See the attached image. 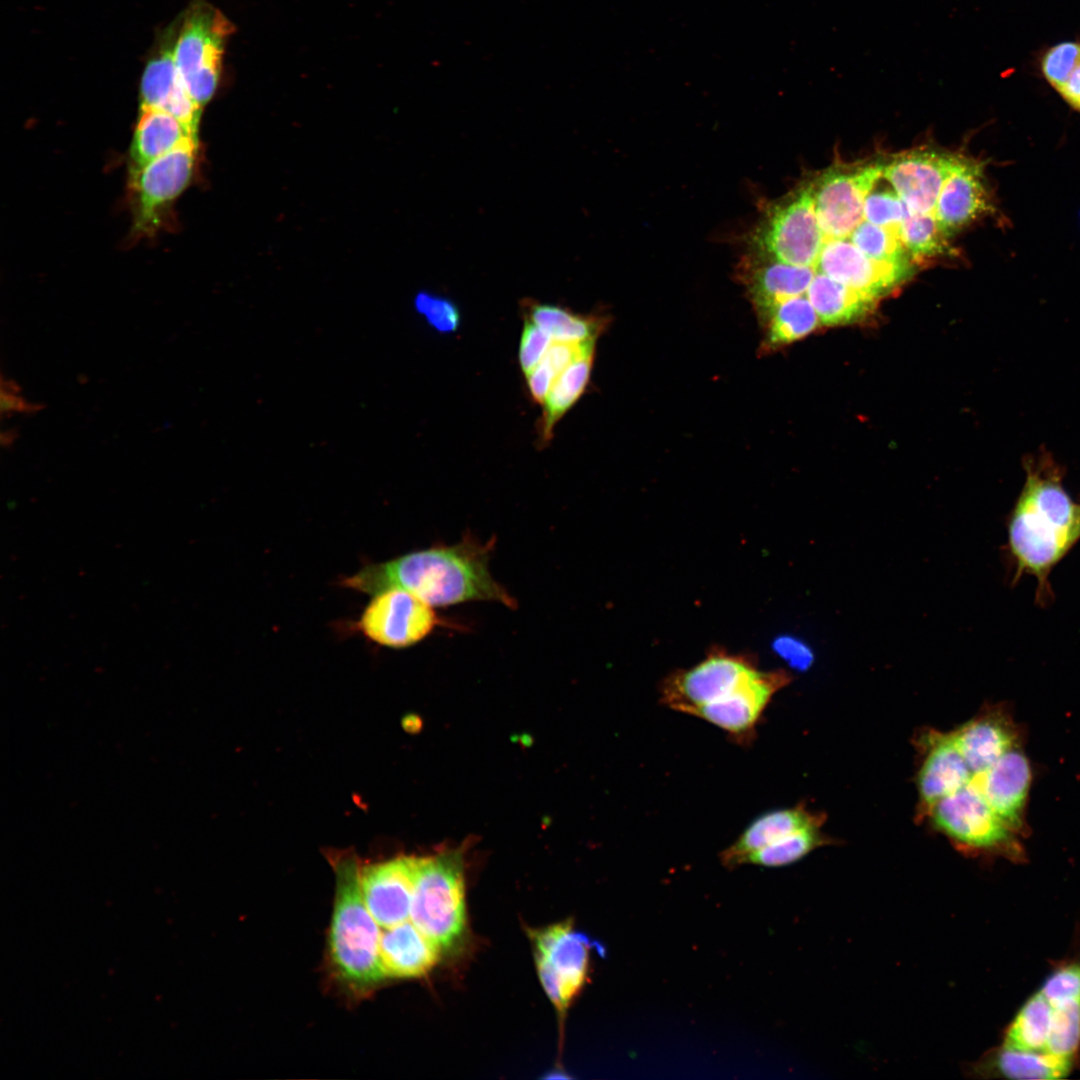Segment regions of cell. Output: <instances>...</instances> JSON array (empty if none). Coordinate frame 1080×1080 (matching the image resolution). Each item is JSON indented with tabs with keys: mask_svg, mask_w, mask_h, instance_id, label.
Masks as SVG:
<instances>
[{
	"mask_svg": "<svg viewBox=\"0 0 1080 1080\" xmlns=\"http://www.w3.org/2000/svg\"><path fill=\"white\" fill-rule=\"evenodd\" d=\"M1026 478L1008 521V551L1014 562L1013 583L1023 575L1037 580L1036 601L1053 596L1052 569L1080 541V501L1065 490L1063 470L1047 454L1025 461Z\"/></svg>",
	"mask_w": 1080,
	"mask_h": 1080,
	"instance_id": "6da1fadb",
	"label": "cell"
},
{
	"mask_svg": "<svg viewBox=\"0 0 1080 1080\" xmlns=\"http://www.w3.org/2000/svg\"><path fill=\"white\" fill-rule=\"evenodd\" d=\"M491 546L465 537L454 545L433 546L368 564L341 584L370 595L399 588L432 607L493 601L513 608L515 600L490 572Z\"/></svg>",
	"mask_w": 1080,
	"mask_h": 1080,
	"instance_id": "7a4b0ae2",
	"label": "cell"
},
{
	"mask_svg": "<svg viewBox=\"0 0 1080 1080\" xmlns=\"http://www.w3.org/2000/svg\"><path fill=\"white\" fill-rule=\"evenodd\" d=\"M335 874V897L328 948L336 978L364 996L383 981L380 926L368 910L360 885L361 863L352 853L329 856Z\"/></svg>",
	"mask_w": 1080,
	"mask_h": 1080,
	"instance_id": "3957f363",
	"label": "cell"
},
{
	"mask_svg": "<svg viewBox=\"0 0 1080 1080\" xmlns=\"http://www.w3.org/2000/svg\"><path fill=\"white\" fill-rule=\"evenodd\" d=\"M410 920L442 951L455 949L462 941L466 910L460 852L418 857Z\"/></svg>",
	"mask_w": 1080,
	"mask_h": 1080,
	"instance_id": "277c9868",
	"label": "cell"
},
{
	"mask_svg": "<svg viewBox=\"0 0 1080 1080\" xmlns=\"http://www.w3.org/2000/svg\"><path fill=\"white\" fill-rule=\"evenodd\" d=\"M232 22L205 0H193L185 12L174 45V61L191 98L200 106L214 96L222 72Z\"/></svg>",
	"mask_w": 1080,
	"mask_h": 1080,
	"instance_id": "5b68a950",
	"label": "cell"
},
{
	"mask_svg": "<svg viewBox=\"0 0 1080 1080\" xmlns=\"http://www.w3.org/2000/svg\"><path fill=\"white\" fill-rule=\"evenodd\" d=\"M198 153L199 139L192 140L128 176L132 239L151 238L168 224L195 175Z\"/></svg>",
	"mask_w": 1080,
	"mask_h": 1080,
	"instance_id": "8992f818",
	"label": "cell"
},
{
	"mask_svg": "<svg viewBox=\"0 0 1080 1080\" xmlns=\"http://www.w3.org/2000/svg\"><path fill=\"white\" fill-rule=\"evenodd\" d=\"M928 816L961 850L1014 862L1025 859L1019 835L991 808L972 780L935 803Z\"/></svg>",
	"mask_w": 1080,
	"mask_h": 1080,
	"instance_id": "52a82bcc",
	"label": "cell"
},
{
	"mask_svg": "<svg viewBox=\"0 0 1080 1080\" xmlns=\"http://www.w3.org/2000/svg\"><path fill=\"white\" fill-rule=\"evenodd\" d=\"M755 241L770 259L815 268L825 240L815 212L813 185L773 207Z\"/></svg>",
	"mask_w": 1080,
	"mask_h": 1080,
	"instance_id": "ba28073f",
	"label": "cell"
},
{
	"mask_svg": "<svg viewBox=\"0 0 1080 1080\" xmlns=\"http://www.w3.org/2000/svg\"><path fill=\"white\" fill-rule=\"evenodd\" d=\"M535 962L541 984L559 1013H564L587 976L592 941L566 921L535 930Z\"/></svg>",
	"mask_w": 1080,
	"mask_h": 1080,
	"instance_id": "9c48e42d",
	"label": "cell"
},
{
	"mask_svg": "<svg viewBox=\"0 0 1080 1080\" xmlns=\"http://www.w3.org/2000/svg\"><path fill=\"white\" fill-rule=\"evenodd\" d=\"M880 162L833 167L813 185L819 225L830 239H843L862 222L864 201L882 176Z\"/></svg>",
	"mask_w": 1080,
	"mask_h": 1080,
	"instance_id": "30bf717a",
	"label": "cell"
},
{
	"mask_svg": "<svg viewBox=\"0 0 1080 1080\" xmlns=\"http://www.w3.org/2000/svg\"><path fill=\"white\" fill-rule=\"evenodd\" d=\"M373 596L356 626L368 640L381 646L410 647L440 623L433 607L408 591L391 588Z\"/></svg>",
	"mask_w": 1080,
	"mask_h": 1080,
	"instance_id": "8fae6325",
	"label": "cell"
},
{
	"mask_svg": "<svg viewBox=\"0 0 1080 1080\" xmlns=\"http://www.w3.org/2000/svg\"><path fill=\"white\" fill-rule=\"evenodd\" d=\"M754 669L743 657L712 654L696 666L670 675L662 685L661 701L691 715L697 708L732 692Z\"/></svg>",
	"mask_w": 1080,
	"mask_h": 1080,
	"instance_id": "7c38bea8",
	"label": "cell"
},
{
	"mask_svg": "<svg viewBox=\"0 0 1080 1080\" xmlns=\"http://www.w3.org/2000/svg\"><path fill=\"white\" fill-rule=\"evenodd\" d=\"M791 677L785 671L750 672L729 694L703 705L691 715L703 719L728 733L737 741L749 740L763 711L774 694L785 687Z\"/></svg>",
	"mask_w": 1080,
	"mask_h": 1080,
	"instance_id": "4fadbf2b",
	"label": "cell"
},
{
	"mask_svg": "<svg viewBox=\"0 0 1080 1080\" xmlns=\"http://www.w3.org/2000/svg\"><path fill=\"white\" fill-rule=\"evenodd\" d=\"M418 856H398L361 866L360 885L365 904L385 929L410 919Z\"/></svg>",
	"mask_w": 1080,
	"mask_h": 1080,
	"instance_id": "5bb4252c",
	"label": "cell"
},
{
	"mask_svg": "<svg viewBox=\"0 0 1080 1080\" xmlns=\"http://www.w3.org/2000/svg\"><path fill=\"white\" fill-rule=\"evenodd\" d=\"M959 157L928 149L904 152L884 164L882 176L909 210L933 213L941 189Z\"/></svg>",
	"mask_w": 1080,
	"mask_h": 1080,
	"instance_id": "9a60e30c",
	"label": "cell"
},
{
	"mask_svg": "<svg viewBox=\"0 0 1080 1080\" xmlns=\"http://www.w3.org/2000/svg\"><path fill=\"white\" fill-rule=\"evenodd\" d=\"M815 270L878 299L900 284L910 274L911 266L870 259L843 238L824 243Z\"/></svg>",
	"mask_w": 1080,
	"mask_h": 1080,
	"instance_id": "2e32d148",
	"label": "cell"
},
{
	"mask_svg": "<svg viewBox=\"0 0 1080 1080\" xmlns=\"http://www.w3.org/2000/svg\"><path fill=\"white\" fill-rule=\"evenodd\" d=\"M973 776L989 769L1000 757L1023 744V730L1008 707L993 705L951 732Z\"/></svg>",
	"mask_w": 1080,
	"mask_h": 1080,
	"instance_id": "e0dca14e",
	"label": "cell"
},
{
	"mask_svg": "<svg viewBox=\"0 0 1080 1080\" xmlns=\"http://www.w3.org/2000/svg\"><path fill=\"white\" fill-rule=\"evenodd\" d=\"M992 210L984 163L960 155L933 212L939 227L950 237Z\"/></svg>",
	"mask_w": 1080,
	"mask_h": 1080,
	"instance_id": "ac0fdd59",
	"label": "cell"
},
{
	"mask_svg": "<svg viewBox=\"0 0 1080 1080\" xmlns=\"http://www.w3.org/2000/svg\"><path fill=\"white\" fill-rule=\"evenodd\" d=\"M1031 781V765L1021 748L1005 753L972 778L991 808L1019 836L1027 831L1025 810Z\"/></svg>",
	"mask_w": 1080,
	"mask_h": 1080,
	"instance_id": "d6986e66",
	"label": "cell"
},
{
	"mask_svg": "<svg viewBox=\"0 0 1080 1080\" xmlns=\"http://www.w3.org/2000/svg\"><path fill=\"white\" fill-rule=\"evenodd\" d=\"M926 757L918 775L920 815H928L935 803L967 785L973 778L952 733L931 731L924 743Z\"/></svg>",
	"mask_w": 1080,
	"mask_h": 1080,
	"instance_id": "ffe728a7",
	"label": "cell"
},
{
	"mask_svg": "<svg viewBox=\"0 0 1080 1080\" xmlns=\"http://www.w3.org/2000/svg\"><path fill=\"white\" fill-rule=\"evenodd\" d=\"M140 107L163 110L198 132L202 106L185 89L174 61L171 41L148 61L140 84Z\"/></svg>",
	"mask_w": 1080,
	"mask_h": 1080,
	"instance_id": "44dd1931",
	"label": "cell"
},
{
	"mask_svg": "<svg viewBox=\"0 0 1080 1080\" xmlns=\"http://www.w3.org/2000/svg\"><path fill=\"white\" fill-rule=\"evenodd\" d=\"M441 952L411 920L381 931L379 955L385 977L424 976L437 964Z\"/></svg>",
	"mask_w": 1080,
	"mask_h": 1080,
	"instance_id": "7402d4cb",
	"label": "cell"
},
{
	"mask_svg": "<svg viewBox=\"0 0 1080 1080\" xmlns=\"http://www.w3.org/2000/svg\"><path fill=\"white\" fill-rule=\"evenodd\" d=\"M198 139L194 131L168 112L140 107L128 152V176L181 145Z\"/></svg>",
	"mask_w": 1080,
	"mask_h": 1080,
	"instance_id": "603a6c76",
	"label": "cell"
},
{
	"mask_svg": "<svg viewBox=\"0 0 1080 1080\" xmlns=\"http://www.w3.org/2000/svg\"><path fill=\"white\" fill-rule=\"evenodd\" d=\"M823 822V814L811 813L800 805L762 814L721 852V863L727 868H736L749 854L802 829L821 827Z\"/></svg>",
	"mask_w": 1080,
	"mask_h": 1080,
	"instance_id": "cb8c5ba5",
	"label": "cell"
},
{
	"mask_svg": "<svg viewBox=\"0 0 1080 1080\" xmlns=\"http://www.w3.org/2000/svg\"><path fill=\"white\" fill-rule=\"evenodd\" d=\"M1072 1066V1059L1002 1044L982 1056L970 1072L978 1078L1061 1079Z\"/></svg>",
	"mask_w": 1080,
	"mask_h": 1080,
	"instance_id": "d4e9b609",
	"label": "cell"
},
{
	"mask_svg": "<svg viewBox=\"0 0 1080 1080\" xmlns=\"http://www.w3.org/2000/svg\"><path fill=\"white\" fill-rule=\"evenodd\" d=\"M815 271L813 267L796 266L776 260L750 267L746 272V281L760 316L765 318L776 305L787 299L806 295Z\"/></svg>",
	"mask_w": 1080,
	"mask_h": 1080,
	"instance_id": "484cf974",
	"label": "cell"
},
{
	"mask_svg": "<svg viewBox=\"0 0 1080 1080\" xmlns=\"http://www.w3.org/2000/svg\"><path fill=\"white\" fill-rule=\"evenodd\" d=\"M821 325L849 324L871 313L877 298L850 288L817 272L806 291Z\"/></svg>",
	"mask_w": 1080,
	"mask_h": 1080,
	"instance_id": "4316f807",
	"label": "cell"
},
{
	"mask_svg": "<svg viewBox=\"0 0 1080 1080\" xmlns=\"http://www.w3.org/2000/svg\"><path fill=\"white\" fill-rule=\"evenodd\" d=\"M521 308L524 318L534 322L557 341L595 340L605 326L602 318L577 314L568 308L530 298L521 301Z\"/></svg>",
	"mask_w": 1080,
	"mask_h": 1080,
	"instance_id": "83f0119b",
	"label": "cell"
},
{
	"mask_svg": "<svg viewBox=\"0 0 1080 1080\" xmlns=\"http://www.w3.org/2000/svg\"><path fill=\"white\" fill-rule=\"evenodd\" d=\"M593 356L594 354L588 355L572 363L553 383L543 402V414L539 423L542 445L552 439L555 425L584 393L591 374Z\"/></svg>",
	"mask_w": 1080,
	"mask_h": 1080,
	"instance_id": "f1b7e54d",
	"label": "cell"
},
{
	"mask_svg": "<svg viewBox=\"0 0 1080 1080\" xmlns=\"http://www.w3.org/2000/svg\"><path fill=\"white\" fill-rule=\"evenodd\" d=\"M1052 1003L1040 992L1033 994L1007 1026L1003 1044L1030 1051L1047 1052Z\"/></svg>",
	"mask_w": 1080,
	"mask_h": 1080,
	"instance_id": "f546056e",
	"label": "cell"
},
{
	"mask_svg": "<svg viewBox=\"0 0 1080 1080\" xmlns=\"http://www.w3.org/2000/svg\"><path fill=\"white\" fill-rule=\"evenodd\" d=\"M764 319H767L768 325L764 344L767 348L790 344L807 336L821 325L806 295L779 303Z\"/></svg>",
	"mask_w": 1080,
	"mask_h": 1080,
	"instance_id": "4dcf8cb0",
	"label": "cell"
},
{
	"mask_svg": "<svg viewBox=\"0 0 1080 1080\" xmlns=\"http://www.w3.org/2000/svg\"><path fill=\"white\" fill-rule=\"evenodd\" d=\"M595 340H553L539 364L526 376L530 396L543 403L558 376L572 363L594 354Z\"/></svg>",
	"mask_w": 1080,
	"mask_h": 1080,
	"instance_id": "1f68e13d",
	"label": "cell"
},
{
	"mask_svg": "<svg viewBox=\"0 0 1080 1080\" xmlns=\"http://www.w3.org/2000/svg\"><path fill=\"white\" fill-rule=\"evenodd\" d=\"M898 233L905 249L915 260L950 251L948 236L939 227L933 213H918L906 207Z\"/></svg>",
	"mask_w": 1080,
	"mask_h": 1080,
	"instance_id": "d6a6232c",
	"label": "cell"
},
{
	"mask_svg": "<svg viewBox=\"0 0 1080 1080\" xmlns=\"http://www.w3.org/2000/svg\"><path fill=\"white\" fill-rule=\"evenodd\" d=\"M819 828L820 826L808 827L771 843L749 854L743 864L764 867L792 864L815 848L827 843L828 839L821 834Z\"/></svg>",
	"mask_w": 1080,
	"mask_h": 1080,
	"instance_id": "836d02e7",
	"label": "cell"
},
{
	"mask_svg": "<svg viewBox=\"0 0 1080 1080\" xmlns=\"http://www.w3.org/2000/svg\"><path fill=\"white\" fill-rule=\"evenodd\" d=\"M850 241L867 257L878 262L910 264L898 230L868 221L860 222L851 232Z\"/></svg>",
	"mask_w": 1080,
	"mask_h": 1080,
	"instance_id": "e575fe53",
	"label": "cell"
},
{
	"mask_svg": "<svg viewBox=\"0 0 1080 1080\" xmlns=\"http://www.w3.org/2000/svg\"><path fill=\"white\" fill-rule=\"evenodd\" d=\"M1052 1005L1047 1052L1073 1060L1080 1048V1000Z\"/></svg>",
	"mask_w": 1080,
	"mask_h": 1080,
	"instance_id": "d590c367",
	"label": "cell"
},
{
	"mask_svg": "<svg viewBox=\"0 0 1080 1080\" xmlns=\"http://www.w3.org/2000/svg\"><path fill=\"white\" fill-rule=\"evenodd\" d=\"M1080 59V38L1061 40L1043 48L1036 64L1041 77L1055 91Z\"/></svg>",
	"mask_w": 1080,
	"mask_h": 1080,
	"instance_id": "8d00e7d4",
	"label": "cell"
},
{
	"mask_svg": "<svg viewBox=\"0 0 1080 1080\" xmlns=\"http://www.w3.org/2000/svg\"><path fill=\"white\" fill-rule=\"evenodd\" d=\"M413 304L415 311L438 333L451 334L460 326V312L446 297L422 291L415 296Z\"/></svg>",
	"mask_w": 1080,
	"mask_h": 1080,
	"instance_id": "74e56055",
	"label": "cell"
},
{
	"mask_svg": "<svg viewBox=\"0 0 1080 1080\" xmlns=\"http://www.w3.org/2000/svg\"><path fill=\"white\" fill-rule=\"evenodd\" d=\"M905 211L906 205L895 190H871L864 201L863 217L872 224L898 230Z\"/></svg>",
	"mask_w": 1080,
	"mask_h": 1080,
	"instance_id": "f35d334b",
	"label": "cell"
},
{
	"mask_svg": "<svg viewBox=\"0 0 1080 1080\" xmlns=\"http://www.w3.org/2000/svg\"><path fill=\"white\" fill-rule=\"evenodd\" d=\"M1040 992L1051 1003L1080 1000V961L1057 967L1044 981Z\"/></svg>",
	"mask_w": 1080,
	"mask_h": 1080,
	"instance_id": "ab89813d",
	"label": "cell"
},
{
	"mask_svg": "<svg viewBox=\"0 0 1080 1080\" xmlns=\"http://www.w3.org/2000/svg\"><path fill=\"white\" fill-rule=\"evenodd\" d=\"M552 341L548 333L531 320L524 318L519 345V364L525 376L539 364Z\"/></svg>",
	"mask_w": 1080,
	"mask_h": 1080,
	"instance_id": "60d3db41",
	"label": "cell"
},
{
	"mask_svg": "<svg viewBox=\"0 0 1080 1080\" xmlns=\"http://www.w3.org/2000/svg\"><path fill=\"white\" fill-rule=\"evenodd\" d=\"M20 393V386L12 379H6L2 375L0 390V415L2 419L11 417L14 414H36L46 407L42 403L28 401Z\"/></svg>",
	"mask_w": 1080,
	"mask_h": 1080,
	"instance_id": "b9f144b4",
	"label": "cell"
},
{
	"mask_svg": "<svg viewBox=\"0 0 1080 1080\" xmlns=\"http://www.w3.org/2000/svg\"><path fill=\"white\" fill-rule=\"evenodd\" d=\"M1056 92L1066 104L1080 113V59Z\"/></svg>",
	"mask_w": 1080,
	"mask_h": 1080,
	"instance_id": "7bdbcfd3",
	"label": "cell"
},
{
	"mask_svg": "<svg viewBox=\"0 0 1080 1080\" xmlns=\"http://www.w3.org/2000/svg\"><path fill=\"white\" fill-rule=\"evenodd\" d=\"M778 652L790 663L798 668L807 667L812 655L801 644L791 640H781L777 643Z\"/></svg>",
	"mask_w": 1080,
	"mask_h": 1080,
	"instance_id": "ee69618b",
	"label": "cell"
},
{
	"mask_svg": "<svg viewBox=\"0 0 1080 1080\" xmlns=\"http://www.w3.org/2000/svg\"><path fill=\"white\" fill-rule=\"evenodd\" d=\"M18 437V431L15 428L8 429L1 432V445L3 447H10L14 444Z\"/></svg>",
	"mask_w": 1080,
	"mask_h": 1080,
	"instance_id": "f6af8a7d",
	"label": "cell"
}]
</instances>
